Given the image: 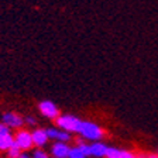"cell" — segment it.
Here are the masks:
<instances>
[{"label":"cell","instance_id":"cell-1","mask_svg":"<svg viewBox=\"0 0 158 158\" xmlns=\"http://www.w3.org/2000/svg\"><path fill=\"white\" fill-rule=\"evenodd\" d=\"M78 134H81V137L86 138V140L98 141V140H100L103 137V130L92 122H82L78 130Z\"/></svg>","mask_w":158,"mask_h":158},{"label":"cell","instance_id":"cell-10","mask_svg":"<svg viewBox=\"0 0 158 158\" xmlns=\"http://www.w3.org/2000/svg\"><path fill=\"white\" fill-rule=\"evenodd\" d=\"M107 148L109 147L103 143H93V144H90V155H93V157H106Z\"/></svg>","mask_w":158,"mask_h":158},{"label":"cell","instance_id":"cell-20","mask_svg":"<svg viewBox=\"0 0 158 158\" xmlns=\"http://www.w3.org/2000/svg\"><path fill=\"white\" fill-rule=\"evenodd\" d=\"M52 158H54V157H52Z\"/></svg>","mask_w":158,"mask_h":158},{"label":"cell","instance_id":"cell-12","mask_svg":"<svg viewBox=\"0 0 158 158\" xmlns=\"http://www.w3.org/2000/svg\"><path fill=\"white\" fill-rule=\"evenodd\" d=\"M20 154H21V150H20V147L16 143H14V144L9 148V151H7V157L9 158H19Z\"/></svg>","mask_w":158,"mask_h":158},{"label":"cell","instance_id":"cell-17","mask_svg":"<svg viewBox=\"0 0 158 158\" xmlns=\"http://www.w3.org/2000/svg\"><path fill=\"white\" fill-rule=\"evenodd\" d=\"M26 122H27V124H35V118L34 117H31V116H28V117H26Z\"/></svg>","mask_w":158,"mask_h":158},{"label":"cell","instance_id":"cell-8","mask_svg":"<svg viewBox=\"0 0 158 158\" xmlns=\"http://www.w3.org/2000/svg\"><path fill=\"white\" fill-rule=\"evenodd\" d=\"M3 124L7 126V127H20L23 124V118L20 117L16 113H6L3 114Z\"/></svg>","mask_w":158,"mask_h":158},{"label":"cell","instance_id":"cell-11","mask_svg":"<svg viewBox=\"0 0 158 158\" xmlns=\"http://www.w3.org/2000/svg\"><path fill=\"white\" fill-rule=\"evenodd\" d=\"M14 144V137L10 133L0 135V151H9V148Z\"/></svg>","mask_w":158,"mask_h":158},{"label":"cell","instance_id":"cell-4","mask_svg":"<svg viewBox=\"0 0 158 158\" xmlns=\"http://www.w3.org/2000/svg\"><path fill=\"white\" fill-rule=\"evenodd\" d=\"M14 143L19 145L21 151H23V150H28V148H31V145H34L31 133L26 131V130H21V131L17 133L16 137H14Z\"/></svg>","mask_w":158,"mask_h":158},{"label":"cell","instance_id":"cell-5","mask_svg":"<svg viewBox=\"0 0 158 158\" xmlns=\"http://www.w3.org/2000/svg\"><path fill=\"white\" fill-rule=\"evenodd\" d=\"M69 151H71V148H69V145L66 144V143L56 141L55 144L52 145V148H51V154H52L54 158H68Z\"/></svg>","mask_w":158,"mask_h":158},{"label":"cell","instance_id":"cell-3","mask_svg":"<svg viewBox=\"0 0 158 158\" xmlns=\"http://www.w3.org/2000/svg\"><path fill=\"white\" fill-rule=\"evenodd\" d=\"M38 109H40V112H41V114L48 117V118H55L56 120V118L59 117L58 107H56L51 100H43V102L40 103Z\"/></svg>","mask_w":158,"mask_h":158},{"label":"cell","instance_id":"cell-16","mask_svg":"<svg viewBox=\"0 0 158 158\" xmlns=\"http://www.w3.org/2000/svg\"><path fill=\"white\" fill-rule=\"evenodd\" d=\"M7 133H9V127H7V126H4L3 123H0V135L7 134Z\"/></svg>","mask_w":158,"mask_h":158},{"label":"cell","instance_id":"cell-6","mask_svg":"<svg viewBox=\"0 0 158 158\" xmlns=\"http://www.w3.org/2000/svg\"><path fill=\"white\" fill-rule=\"evenodd\" d=\"M47 135L48 138L56 140L58 143H66L71 140V134L64 130H56V128H47Z\"/></svg>","mask_w":158,"mask_h":158},{"label":"cell","instance_id":"cell-18","mask_svg":"<svg viewBox=\"0 0 158 158\" xmlns=\"http://www.w3.org/2000/svg\"><path fill=\"white\" fill-rule=\"evenodd\" d=\"M140 158H158V155H140Z\"/></svg>","mask_w":158,"mask_h":158},{"label":"cell","instance_id":"cell-15","mask_svg":"<svg viewBox=\"0 0 158 158\" xmlns=\"http://www.w3.org/2000/svg\"><path fill=\"white\" fill-rule=\"evenodd\" d=\"M81 150H82V152L86 155V157H89L90 155V145L89 144H82V145H78Z\"/></svg>","mask_w":158,"mask_h":158},{"label":"cell","instance_id":"cell-9","mask_svg":"<svg viewBox=\"0 0 158 158\" xmlns=\"http://www.w3.org/2000/svg\"><path fill=\"white\" fill-rule=\"evenodd\" d=\"M107 158H137L133 152L130 151H124V150H118L114 147H109L107 152H106Z\"/></svg>","mask_w":158,"mask_h":158},{"label":"cell","instance_id":"cell-7","mask_svg":"<svg viewBox=\"0 0 158 158\" xmlns=\"http://www.w3.org/2000/svg\"><path fill=\"white\" fill-rule=\"evenodd\" d=\"M31 137H33V144L37 145V147H44L48 141V135H47V130H43V128H37L31 133Z\"/></svg>","mask_w":158,"mask_h":158},{"label":"cell","instance_id":"cell-13","mask_svg":"<svg viewBox=\"0 0 158 158\" xmlns=\"http://www.w3.org/2000/svg\"><path fill=\"white\" fill-rule=\"evenodd\" d=\"M68 158H86V155L83 154L82 150H81L79 147H73V148H71Z\"/></svg>","mask_w":158,"mask_h":158},{"label":"cell","instance_id":"cell-19","mask_svg":"<svg viewBox=\"0 0 158 158\" xmlns=\"http://www.w3.org/2000/svg\"><path fill=\"white\" fill-rule=\"evenodd\" d=\"M19 158H30V155H27L26 152H21V154H20V157Z\"/></svg>","mask_w":158,"mask_h":158},{"label":"cell","instance_id":"cell-2","mask_svg":"<svg viewBox=\"0 0 158 158\" xmlns=\"http://www.w3.org/2000/svg\"><path fill=\"white\" fill-rule=\"evenodd\" d=\"M81 123H82V120H79L78 117L71 114H64L56 118V126L61 130L68 133H78L79 127H81Z\"/></svg>","mask_w":158,"mask_h":158},{"label":"cell","instance_id":"cell-14","mask_svg":"<svg viewBox=\"0 0 158 158\" xmlns=\"http://www.w3.org/2000/svg\"><path fill=\"white\" fill-rule=\"evenodd\" d=\"M33 158H49V157H48V154H47L44 150L40 148V150H35V151H34Z\"/></svg>","mask_w":158,"mask_h":158}]
</instances>
